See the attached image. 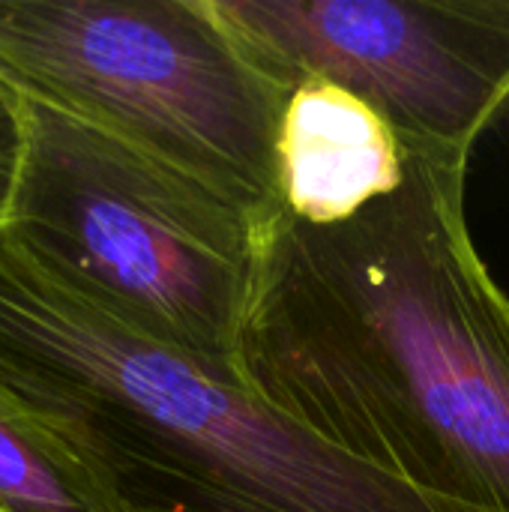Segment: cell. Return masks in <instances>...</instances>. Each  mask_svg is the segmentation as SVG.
Returning a JSON list of instances; mask_svg holds the SVG:
<instances>
[{
    "instance_id": "1",
    "label": "cell",
    "mask_w": 509,
    "mask_h": 512,
    "mask_svg": "<svg viewBox=\"0 0 509 512\" xmlns=\"http://www.w3.org/2000/svg\"><path fill=\"white\" fill-rule=\"evenodd\" d=\"M468 159L405 147L345 222H258L237 366L354 462L468 512H509V297L465 219Z\"/></svg>"
},
{
    "instance_id": "2",
    "label": "cell",
    "mask_w": 509,
    "mask_h": 512,
    "mask_svg": "<svg viewBox=\"0 0 509 512\" xmlns=\"http://www.w3.org/2000/svg\"><path fill=\"white\" fill-rule=\"evenodd\" d=\"M0 399L108 512H468L378 474L147 336L0 228Z\"/></svg>"
},
{
    "instance_id": "3",
    "label": "cell",
    "mask_w": 509,
    "mask_h": 512,
    "mask_svg": "<svg viewBox=\"0 0 509 512\" xmlns=\"http://www.w3.org/2000/svg\"><path fill=\"white\" fill-rule=\"evenodd\" d=\"M0 81L87 120L255 222L279 207L288 93L213 0H0Z\"/></svg>"
},
{
    "instance_id": "4",
    "label": "cell",
    "mask_w": 509,
    "mask_h": 512,
    "mask_svg": "<svg viewBox=\"0 0 509 512\" xmlns=\"http://www.w3.org/2000/svg\"><path fill=\"white\" fill-rule=\"evenodd\" d=\"M18 99L24 147L6 228L147 336L243 384L258 222L111 132Z\"/></svg>"
},
{
    "instance_id": "5",
    "label": "cell",
    "mask_w": 509,
    "mask_h": 512,
    "mask_svg": "<svg viewBox=\"0 0 509 512\" xmlns=\"http://www.w3.org/2000/svg\"><path fill=\"white\" fill-rule=\"evenodd\" d=\"M285 90L330 81L405 147L468 159L509 102V0H213Z\"/></svg>"
},
{
    "instance_id": "6",
    "label": "cell",
    "mask_w": 509,
    "mask_h": 512,
    "mask_svg": "<svg viewBox=\"0 0 509 512\" xmlns=\"http://www.w3.org/2000/svg\"><path fill=\"white\" fill-rule=\"evenodd\" d=\"M405 144L348 90L306 78L291 87L279 129L282 210L309 225H336L399 189Z\"/></svg>"
},
{
    "instance_id": "7",
    "label": "cell",
    "mask_w": 509,
    "mask_h": 512,
    "mask_svg": "<svg viewBox=\"0 0 509 512\" xmlns=\"http://www.w3.org/2000/svg\"><path fill=\"white\" fill-rule=\"evenodd\" d=\"M0 512H108L84 468L3 399Z\"/></svg>"
},
{
    "instance_id": "8",
    "label": "cell",
    "mask_w": 509,
    "mask_h": 512,
    "mask_svg": "<svg viewBox=\"0 0 509 512\" xmlns=\"http://www.w3.org/2000/svg\"><path fill=\"white\" fill-rule=\"evenodd\" d=\"M24 147V123H21V99L18 93L0 81V228H6L15 198V180L21 168Z\"/></svg>"
}]
</instances>
